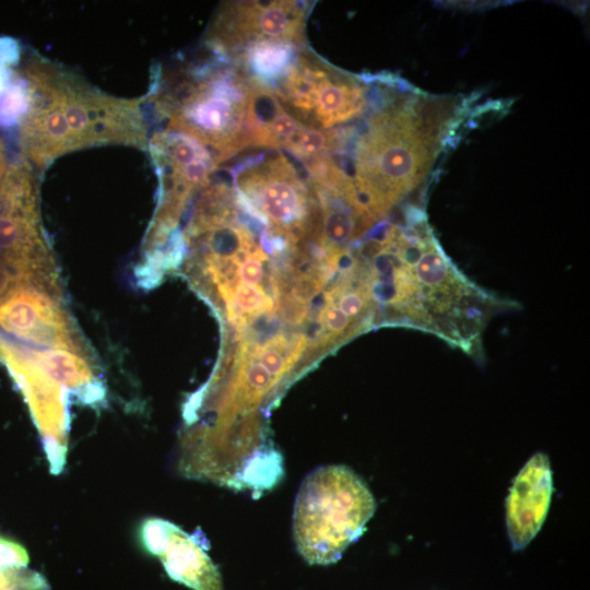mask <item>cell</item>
<instances>
[{
    "mask_svg": "<svg viewBox=\"0 0 590 590\" xmlns=\"http://www.w3.org/2000/svg\"><path fill=\"white\" fill-rule=\"evenodd\" d=\"M404 223L380 222L359 246L378 321L432 332L473 354L502 303L456 268L423 210L409 206Z\"/></svg>",
    "mask_w": 590,
    "mask_h": 590,
    "instance_id": "6da1fadb",
    "label": "cell"
},
{
    "mask_svg": "<svg viewBox=\"0 0 590 590\" xmlns=\"http://www.w3.org/2000/svg\"><path fill=\"white\" fill-rule=\"evenodd\" d=\"M17 72L25 110L19 121L24 158L44 170L60 156L95 145L148 149V125L138 99L102 92L68 69L36 54Z\"/></svg>",
    "mask_w": 590,
    "mask_h": 590,
    "instance_id": "7a4b0ae2",
    "label": "cell"
},
{
    "mask_svg": "<svg viewBox=\"0 0 590 590\" xmlns=\"http://www.w3.org/2000/svg\"><path fill=\"white\" fill-rule=\"evenodd\" d=\"M380 101L354 141L353 155L338 164L351 180L358 209L381 220L425 177L439 135L452 121L450 101L394 96Z\"/></svg>",
    "mask_w": 590,
    "mask_h": 590,
    "instance_id": "3957f363",
    "label": "cell"
},
{
    "mask_svg": "<svg viewBox=\"0 0 590 590\" xmlns=\"http://www.w3.org/2000/svg\"><path fill=\"white\" fill-rule=\"evenodd\" d=\"M253 82L233 61L208 58L161 70L150 92L165 130L187 135L219 165L249 146L248 111Z\"/></svg>",
    "mask_w": 590,
    "mask_h": 590,
    "instance_id": "277c9868",
    "label": "cell"
},
{
    "mask_svg": "<svg viewBox=\"0 0 590 590\" xmlns=\"http://www.w3.org/2000/svg\"><path fill=\"white\" fill-rule=\"evenodd\" d=\"M376 503L365 482L345 465H324L303 481L295 499L297 551L311 565H329L356 541Z\"/></svg>",
    "mask_w": 590,
    "mask_h": 590,
    "instance_id": "5b68a950",
    "label": "cell"
},
{
    "mask_svg": "<svg viewBox=\"0 0 590 590\" xmlns=\"http://www.w3.org/2000/svg\"><path fill=\"white\" fill-rule=\"evenodd\" d=\"M232 173L238 205L267 225L274 237L292 247L310 238L316 200L308 181L284 153L249 156Z\"/></svg>",
    "mask_w": 590,
    "mask_h": 590,
    "instance_id": "8992f818",
    "label": "cell"
},
{
    "mask_svg": "<svg viewBox=\"0 0 590 590\" xmlns=\"http://www.w3.org/2000/svg\"><path fill=\"white\" fill-rule=\"evenodd\" d=\"M34 168L24 160L9 164L0 182V257L24 285L56 288L38 212Z\"/></svg>",
    "mask_w": 590,
    "mask_h": 590,
    "instance_id": "52a82bcc",
    "label": "cell"
},
{
    "mask_svg": "<svg viewBox=\"0 0 590 590\" xmlns=\"http://www.w3.org/2000/svg\"><path fill=\"white\" fill-rule=\"evenodd\" d=\"M273 93L295 118L321 130L358 118L368 102L366 81L306 51Z\"/></svg>",
    "mask_w": 590,
    "mask_h": 590,
    "instance_id": "ba28073f",
    "label": "cell"
},
{
    "mask_svg": "<svg viewBox=\"0 0 590 590\" xmlns=\"http://www.w3.org/2000/svg\"><path fill=\"white\" fill-rule=\"evenodd\" d=\"M146 150L161 182L158 209L149 234L168 236L190 197L209 185L217 164L197 141L165 129L149 138Z\"/></svg>",
    "mask_w": 590,
    "mask_h": 590,
    "instance_id": "9c48e42d",
    "label": "cell"
},
{
    "mask_svg": "<svg viewBox=\"0 0 590 590\" xmlns=\"http://www.w3.org/2000/svg\"><path fill=\"white\" fill-rule=\"evenodd\" d=\"M306 7L280 0L225 2L206 33V48L231 59L244 46L259 40L303 46Z\"/></svg>",
    "mask_w": 590,
    "mask_h": 590,
    "instance_id": "30bf717a",
    "label": "cell"
},
{
    "mask_svg": "<svg viewBox=\"0 0 590 590\" xmlns=\"http://www.w3.org/2000/svg\"><path fill=\"white\" fill-rule=\"evenodd\" d=\"M20 387L38 428L52 474L67 463L69 416L64 388L52 380L25 351L2 342V358Z\"/></svg>",
    "mask_w": 590,
    "mask_h": 590,
    "instance_id": "8fae6325",
    "label": "cell"
},
{
    "mask_svg": "<svg viewBox=\"0 0 590 590\" xmlns=\"http://www.w3.org/2000/svg\"><path fill=\"white\" fill-rule=\"evenodd\" d=\"M0 327L30 343L82 353L67 314L54 294L25 285L0 304Z\"/></svg>",
    "mask_w": 590,
    "mask_h": 590,
    "instance_id": "7c38bea8",
    "label": "cell"
},
{
    "mask_svg": "<svg viewBox=\"0 0 590 590\" xmlns=\"http://www.w3.org/2000/svg\"><path fill=\"white\" fill-rule=\"evenodd\" d=\"M552 471L544 453L530 458L506 500L507 531L512 548L526 547L541 529L551 502Z\"/></svg>",
    "mask_w": 590,
    "mask_h": 590,
    "instance_id": "4fadbf2b",
    "label": "cell"
},
{
    "mask_svg": "<svg viewBox=\"0 0 590 590\" xmlns=\"http://www.w3.org/2000/svg\"><path fill=\"white\" fill-rule=\"evenodd\" d=\"M157 558L173 580L192 590H223L219 568L197 534L167 523L165 541Z\"/></svg>",
    "mask_w": 590,
    "mask_h": 590,
    "instance_id": "5bb4252c",
    "label": "cell"
},
{
    "mask_svg": "<svg viewBox=\"0 0 590 590\" xmlns=\"http://www.w3.org/2000/svg\"><path fill=\"white\" fill-rule=\"evenodd\" d=\"M25 353L52 380L75 393L83 404L98 408L105 402V387L80 353L60 349Z\"/></svg>",
    "mask_w": 590,
    "mask_h": 590,
    "instance_id": "9a60e30c",
    "label": "cell"
},
{
    "mask_svg": "<svg viewBox=\"0 0 590 590\" xmlns=\"http://www.w3.org/2000/svg\"><path fill=\"white\" fill-rule=\"evenodd\" d=\"M303 46L274 40L250 43L231 59L255 83L272 92L296 63Z\"/></svg>",
    "mask_w": 590,
    "mask_h": 590,
    "instance_id": "2e32d148",
    "label": "cell"
},
{
    "mask_svg": "<svg viewBox=\"0 0 590 590\" xmlns=\"http://www.w3.org/2000/svg\"><path fill=\"white\" fill-rule=\"evenodd\" d=\"M0 590H49L46 578L27 567H0Z\"/></svg>",
    "mask_w": 590,
    "mask_h": 590,
    "instance_id": "e0dca14e",
    "label": "cell"
},
{
    "mask_svg": "<svg viewBox=\"0 0 590 590\" xmlns=\"http://www.w3.org/2000/svg\"><path fill=\"white\" fill-rule=\"evenodd\" d=\"M167 523V520L154 517L142 521L138 536L146 553L157 557L165 541Z\"/></svg>",
    "mask_w": 590,
    "mask_h": 590,
    "instance_id": "ac0fdd59",
    "label": "cell"
},
{
    "mask_svg": "<svg viewBox=\"0 0 590 590\" xmlns=\"http://www.w3.org/2000/svg\"><path fill=\"white\" fill-rule=\"evenodd\" d=\"M267 256L260 246L253 248L239 263L238 282L247 285H260L266 279Z\"/></svg>",
    "mask_w": 590,
    "mask_h": 590,
    "instance_id": "d6986e66",
    "label": "cell"
},
{
    "mask_svg": "<svg viewBox=\"0 0 590 590\" xmlns=\"http://www.w3.org/2000/svg\"><path fill=\"white\" fill-rule=\"evenodd\" d=\"M30 557L17 542L0 535V567H27Z\"/></svg>",
    "mask_w": 590,
    "mask_h": 590,
    "instance_id": "ffe728a7",
    "label": "cell"
},
{
    "mask_svg": "<svg viewBox=\"0 0 590 590\" xmlns=\"http://www.w3.org/2000/svg\"><path fill=\"white\" fill-rule=\"evenodd\" d=\"M22 286H25L22 280L0 257V304Z\"/></svg>",
    "mask_w": 590,
    "mask_h": 590,
    "instance_id": "44dd1931",
    "label": "cell"
},
{
    "mask_svg": "<svg viewBox=\"0 0 590 590\" xmlns=\"http://www.w3.org/2000/svg\"><path fill=\"white\" fill-rule=\"evenodd\" d=\"M8 166L9 164L7 162L5 146L2 139L0 138V182L4 176Z\"/></svg>",
    "mask_w": 590,
    "mask_h": 590,
    "instance_id": "7402d4cb",
    "label": "cell"
},
{
    "mask_svg": "<svg viewBox=\"0 0 590 590\" xmlns=\"http://www.w3.org/2000/svg\"><path fill=\"white\" fill-rule=\"evenodd\" d=\"M2 357V341L0 340V359Z\"/></svg>",
    "mask_w": 590,
    "mask_h": 590,
    "instance_id": "603a6c76",
    "label": "cell"
}]
</instances>
